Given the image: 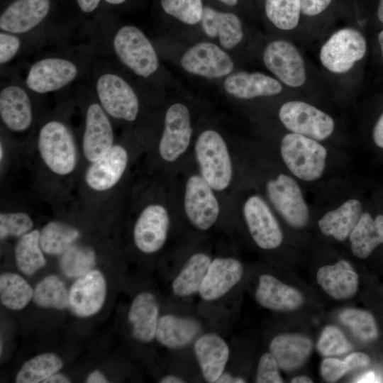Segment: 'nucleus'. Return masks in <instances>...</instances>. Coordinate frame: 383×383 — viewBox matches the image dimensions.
<instances>
[{
	"label": "nucleus",
	"mask_w": 383,
	"mask_h": 383,
	"mask_svg": "<svg viewBox=\"0 0 383 383\" xmlns=\"http://www.w3.org/2000/svg\"><path fill=\"white\" fill-rule=\"evenodd\" d=\"M37 150L44 167L59 177L70 176L77 167L79 154L70 128L62 121L50 120L39 130Z\"/></svg>",
	"instance_id": "obj_1"
},
{
	"label": "nucleus",
	"mask_w": 383,
	"mask_h": 383,
	"mask_svg": "<svg viewBox=\"0 0 383 383\" xmlns=\"http://www.w3.org/2000/svg\"><path fill=\"white\" fill-rule=\"evenodd\" d=\"M280 152L288 170L298 179L313 182L323 175L328 152L318 140L288 133L282 139Z\"/></svg>",
	"instance_id": "obj_2"
},
{
	"label": "nucleus",
	"mask_w": 383,
	"mask_h": 383,
	"mask_svg": "<svg viewBox=\"0 0 383 383\" xmlns=\"http://www.w3.org/2000/svg\"><path fill=\"white\" fill-rule=\"evenodd\" d=\"M195 154L206 182L216 191L226 189L231 182L233 168L222 136L213 130L204 131L196 141Z\"/></svg>",
	"instance_id": "obj_3"
},
{
	"label": "nucleus",
	"mask_w": 383,
	"mask_h": 383,
	"mask_svg": "<svg viewBox=\"0 0 383 383\" xmlns=\"http://www.w3.org/2000/svg\"><path fill=\"white\" fill-rule=\"evenodd\" d=\"M113 47L119 60L135 74L148 77L157 71L159 60L155 48L137 27H121L114 35Z\"/></svg>",
	"instance_id": "obj_4"
},
{
	"label": "nucleus",
	"mask_w": 383,
	"mask_h": 383,
	"mask_svg": "<svg viewBox=\"0 0 383 383\" xmlns=\"http://www.w3.org/2000/svg\"><path fill=\"white\" fill-rule=\"evenodd\" d=\"M279 117L284 126L292 133L318 141L328 138L335 128L331 116L301 101L284 104L279 109Z\"/></svg>",
	"instance_id": "obj_5"
},
{
	"label": "nucleus",
	"mask_w": 383,
	"mask_h": 383,
	"mask_svg": "<svg viewBox=\"0 0 383 383\" xmlns=\"http://www.w3.org/2000/svg\"><path fill=\"white\" fill-rule=\"evenodd\" d=\"M367 44L356 29L345 28L333 33L320 51L322 65L333 73L349 71L365 55Z\"/></svg>",
	"instance_id": "obj_6"
},
{
	"label": "nucleus",
	"mask_w": 383,
	"mask_h": 383,
	"mask_svg": "<svg viewBox=\"0 0 383 383\" xmlns=\"http://www.w3.org/2000/svg\"><path fill=\"white\" fill-rule=\"evenodd\" d=\"M96 91L106 113L113 118L133 121L139 112L138 98L129 84L113 73H104L97 79Z\"/></svg>",
	"instance_id": "obj_7"
},
{
	"label": "nucleus",
	"mask_w": 383,
	"mask_h": 383,
	"mask_svg": "<svg viewBox=\"0 0 383 383\" xmlns=\"http://www.w3.org/2000/svg\"><path fill=\"white\" fill-rule=\"evenodd\" d=\"M270 201L292 227L302 228L309 219V210L297 182L290 176L279 174L267 183Z\"/></svg>",
	"instance_id": "obj_8"
},
{
	"label": "nucleus",
	"mask_w": 383,
	"mask_h": 383,
	"mask_svg": "<svg viewBox=\"0 0 383 383\" xmlns=\"http://www.w3.org/2000/svg\"><path fill=\"white\" fill-rule=\"evenodd\" d=\"M128 160L126 148L114 144L104 155L89 164L84 175L85 186L96 194L111 191L122 179Z\"/></svg>",
	"instance_id": "obj_9"
},
{
	"label": "nucleus",
	"mask_w": 383,
	"mask_h": 383,
	"mask_svg": "<svg viewBox=\"0 0 383 383\" xmlns=\"http://www.w3.org/2000/svg\"><path fill=\"white\" fill-rule=\"evenodd\" d=\"M212 189L201 176L196 174L186 183L184 211L193 226L201 231L209 229L219 215V204Z\"/></svg>",
	"instance_id": "obj_10"
},
{
	"label": "nucleus",
	"mask_w": 383,
	"mask_h": 383,
	"mask_svg": "<svg viewBox=\"0 0 383 383\" xmlns=\"http://www.w3.org/2000/svg\"><path fill=\"white\" fill-rule=\"evenodd\" d=\"M263 61L266 67L284 84L298 87L306 81L304 60L291 43L277 40L265 48Z\"/></svg>",
	"instance_id": "obj_11"
},
{
	"label": "nucleus",
	"mask_w": 383,
	"mask_h": 383,
	"mask_svg": "<svg viewBox=\"0 0 383 383\" xmlns=\"http://www.w3.org/2000/svg\"><path fill=\"white\" fill-rule=\"evenodd\" d=\"M192 134L188 108L180 103L171 105L165 116L163 132L159 143V152L167 162H174L185 152Z\"/></svg>",
	"instance_id": "obj_12"
},
{
	"label": "nucleus",
	"mask_w": 383,
	"mask_h": 383,
	"mask_svg": "<svg viewBox=\"0 0 383 383\" xmlns=\"http://www.w3.org/2000/svg\"><path fill=\"white\" fill-rule=\"evenodd\" d=\"M243 215L250 233L260 248L270 250L282 244L280 226L262 197L250 196L244 204Z\"/></svg>",
	"instance_id": "obj_13"
},
{
	"label": "nucleus",
	"mask_w": 383,
	"mask_h": 383,
	"mask_svg": "<svg viewBox=\"0 0 383 383\" xmlns=\"http://www.w3.org/2000/svg\"><path fill=\"white\" fill-rule=\"evenodd\" d=\"M180 62L187 72L209 79L228 75L234 67L231 57L224 50L207 42L191 47L184 53Z\"/></svg>",
	"instance_id": "obj_14"
},
{
	"label": "nucleus",
	"mask_w": 383,
	"mask_h": 383,
	"mask_svg": "<svg viewBox=\"0 0 383 383\" xmlns=\"http://www.w3.org/2000/svg\"><path fill=\"white\" fill-rule=\"evenodd\" d=\"M114 134L109 116L99 103H91L87 109L82 151L84 159L93 162L114 145Z\"/></svg>",
	"instance_id": "obj_15"
},
{
	"label": "nucleus",
	"mask_w": 383,
	"mask_h": 383,
	"mask_svg": "<svg viewBox=\"0 0 383 383\" xmlns=\"http://www.w3.org/2000/svg\"><path fill=\"white\" fill-rule=\"evenodd\" d=\"M77 73L76 65L67 59L44 58L30 67L26 84L34 92L46 94L63 88L76 78Z\"/></svg>",
	"instance_id": "obj_16"
},
{
	"label": "nucleus",
	"mask_w": 383,
	"mask_h": 383,
	"mask_svg": "<svg viewBox=\"0 0 383 383\" xmlns=\"http://www.w3.org/2000/svg\"><path fill=\"white\" fill-rule=\"evenodd\" d=\"M169 226V215L163 206L151 204L145 206L133 228V240L138 249L147 254L158 251L165 243Z\"/></svg>",
	"instance_id": "obj_17"
},
{
	"label": "nucleus",
	"mask_w": 383,
	"mask_h": 383,
	"mask_svg": "<svg viewBox=\"0 0 383 383\" xmlns=\"http://www.w3.org/2000/svg\"><path fill=\"white\" fill-rule=\"evenodd\" d=\"M106 295V283L103 274L91 270L78 277L69 290L68 306L82 318L96 314L102 308Z\"/></svg>",
	"instance_id": "obj_18"
},
{
	"label": "nucleus",
	"mask_w": 383,
	"mask_h": 383,
	"mask_svg": "<svg viewBox=\"0 0 383 383\" xmlns=\"http://www.w3.org/2000/svg\"><path fill=\"white\" fill-rule=\"evenodd\" d=\"M242 264L233 257H217L209 265L199 290L205 301H213L229 292L242 278Z\"/></svg>",
	"instance_id": "obj_19"
},
{
	"label": "nucleus",
	"mask_w": 383,
	"mask_h": 383,
	"mask_svg": "<svg viewBox=\"0 0 383 383\" xmlns=\"http://www.w3.org/2000/svg\"><path fill=\"white\" fill-rule=\"evenodd\" d=\"M50 0H15L1 13V30L21 34L30 31L48 15Z\"/></svg>",
	"instance_id": "obj_20"
},
{
	"label": "nucleus",
	"mask_w": 383,
	"mask_h": 383,
	"mask_svg": "<svg viewBox=\"0 0 383 383\" xmlns=\"http://www.w3.org/2000/svg\"><path fill=\"white\" fill-rule=\"evenodd\" d=\"M0 117L7 129L13 133L27 131L33 122V108L26 91L9 85L0 92Z\"/></svg>",
	"instance_id": "obj_21"
},
{
	"label": "nucleus",
	"mask_w": 383,
	"mask_h": 383,
	"mask_svg": "<svg viewBox=\"0 0 383 383\" xmlns=\"http://www.w3.org/2000/svg\"><path fill=\"white\" fill-rule=\"evenodd\" d=\"M255 299L262 306L275 311H294L304 303L299 290L267 274L259 277Z\"/></svg>",
	"instance_id": "obj_22"
},
{
	"label": "nucleus",
	"mask_w": 383,
	"mask_h": 383,
	"mask_svg": "<svg viewBox=\"0 0 383 383\" xmlns=\"http://www.w3.org/2000/svg\"><path fill=\"white\" fill-rule=\"evenodd\" d=\"M194 351L205 380L216 382L229 357L230 350L226 341L215 333L204 334L196 340Z\"/></svg>",
	"instance_id": "obj_23"
},
{
	"label": "nucleus",
	"mask_w": 383,
	"mask_h": 383,
	"mask_svg": "<svg viewBox=\"0 0 383 383\" xmlns=\"http://www.w3.org/2000/svg\"><path fill=\"white\" fill-rule=\"evenodd\" d=\"M316 279L324 292L336 300L348 299L358 289V275L350 262L345 260L320 267Z\"/></svg>",
	"instance_id": "obj_24"
},
{
	"label": "nucleus",
	"mask_w": 383,
	"mask_h": 383,
	"mask_svg": "<svg viewBox=\"0 0 383 383\" xmlns=\"http://www.w3.org/2000/svg\"><path fill=\"white\" fill-rule=\"evenodd\" d=\"M159 304L153 294H138L130 307L128 321L133 338L139 342L149 343L155 337L159 320Z\"/></svg>",
	"instance_id": "obj_25"
},
{
	"label": "nucleus",
	"mask_w": 383,
	"mask_h": 383,
	"mask_svg": "<svg viewBox=\"0 0 383 383\" xmlns=\"http://www.w3.org/2000/svg\"><path fill=\"white\" fill-rule=\"evenodd\" d=\"M223 86L227 93L243 99L274 96L282 90L277 80L261 72L234 73L226 78Z\"/></svg>",
	"instance_id": "obj_26"
},
{
	"label": "nucleus",
	"mask_w": 383,
	"mask_h": 383,
	"mask_svg": "<svg viewBox=\"0 0 383 383\" xmlns=\"http://www.w3.org/2000/svg\"><path fill=\"white\" fill-rule=\"evenodd\" d=\"M311 350V340L300 334L278 335L270 345L271 354L279 368L284 371H292L300 367L310 356Z\"/></svg>",
	"instance_id": "obj_27"
},
{
	"label": "nucleus",
	"mask_w": 383,
	"mask_h": 383,
	"mask_svg": "<svg viewBox=\"0 0 383 383\" xmlns=\"http://www.w3.org/2000/svg\"><path fill=\"white\" fill-rule=\"evenodd\" d=\"M201 22L206 35L210 38L218 36L223 48L232 49L243 39L241 21L233 13L218 11L210 6H205Z\"/></svg>",
	"instance_id": "obj_28"
},
{
	"label": "nucleus",
	"mask_w": 383,
	"mask_h": 383,
	"mask_svg": "<svg viewBox=\"0 0 383 383\" xmlns=\"http://www.w3.org/2000/svg\"><path fill=\"white\" fill-rule=\"evenodd\" d=\"M362 213V203L356 199H350L325 213L318 225L323 235L331 236L338 241H344L357 225Z\"/></svg>",
	"instance_id": "obj_29"
},
{
	"label": "nucleus",
	"mask_w": 383,
	"mask_h": 383,
	"mask_svg": "<svg viewBox=\"0 0 383 383\" xmlns=\"http://www.w3.org/2000/svg\"><path fill=\"white\" fill-rule=\"evenodd\" d=\"M200 331L201 325L193 318L165 314L159 318L155 337L164 346L176 349L189 345Z\"/></svg>",
	"instance_id": "obj_30"
},
{
	"label": "nucleus",
	"mask_w": 383,
	"mask_h": 383,
	"mask_svg": "<svg viewBox=\"0 0 383 383\" xmlns=\"http://www.w3.org/2000/svg\"><path fill=\"white\" fill-rule=\"evenodd\" d=\"M349 239L354 255L360 259L369 257L377 246L383 243V215L379 214L374 219L369 213H362Z\"/></svg>",
	"instance_id": "obj_31"
},
{
	"label": "nucleus",
	"mask_w": 383,
	"mask_h": 383,
	"mask_svg": "<svg viewBox=\"0 0 383 383\" xmlns=\"http://www.w3.org/2000/svg\"><path fill=\"white\" fill-rule=\"evenodd\" d=\"M80 237L75 226L64 221L48 222L40 231V243L44 252L50 255H61Z\"/></svg>",
	"instance_id": "obj_32"
},
{
	"label": "nucleus",
	"mask_w": 383,
	"mask_h": 383,
	"mask_svg": "<svg viewBox=\"0 0 383 383\" xmlns=\"http://www.w3.org/2000/svg\"><path fill=\"white\" fill-rule=\"evenodd\" d=\"M211 260L204 253L193 255L174 279L172 288L179 296H187L199 292Z\"/></svg>",
	"instance_id": "obj_33"
},
{
	"label": "nucleus",
	"mask_w": 383,
	"mask_h": 383,
	"mask_svg": "<svg viewBox=\"0 0 383 383\" xmlns=\"http://www.w3.org/2000/svg\"><path fill=\"white\" fill-rule=\"evenodd\" d=\"M44 252L40 243V231L32 230L20 237L17 242L14 255L20 271L26 275H32L46 264Z\"/></svg>",
	"instance_id": "obj_34"
},
{
	"label": "nucleus",
	"mask_w": 383,
	"mask_h": 383,
	"mask_svg": "<svg viewBox=\"0 0 383 383\" xmlns=\"http://www.w3.org/2000/svg\"><path fill=\"white\" fill-rule=\"evenodd\" d=\"M33 296L30 284L20 275L5 272L0 276V299L5 307L21 310L26 307Z\"/></svg>",
	"instance_id": "obj_35"
},
{
	"label": "nucleus",
	"mask_w": 383,
	"mask_h": 383,
	"mask_svg": "<svg viewBox=\"0 0 383 383\" xmlns=\"http://www.w3.org/2000/svg\"><path fill=\"white\" fill-rule=\"evenodd\" d=\"M63 366L60 357L52 353L38 355L26 361L16 377V383L43 382Z\"/></svg>",
	"instance_id": "obj_36"
},
{
	"label": "nucleus",
	"mask_w": 383,
	"mask_h": 383,
	"mask_svg": "<svg viewBox=\"0 0 383 383\" xmlns=\"http://www.w3.org/2000/svg\"><path fill=\"white\" fill-rule=\"evenodd\" d=\"M33 299L40 307L64 309L69 304V291L62 279L50 274L36 284Z\"/></svg>",
	"instance_id": "obj_37"
},
{
	"label": "nucleus",
	"mask_w": 383,
	"mask_h": 383,
	"mask_svg": "<svg viewBox=\"0 0 383 383\" xmlns=\"http://www.w3.org/2000/svg\"><path fill=\"white\" fill-rule=\"evenodd\" d=\"M96 260L92 248L74 244L60 255V266L65 276L78 278L93 270Z\"/></svg>",
	"instance_id": "obj_38"
},
{
	"label": "nucleus",
	"mask_w": 383,
	"mask_h": 383,
	"mask_svg": "<svg viewBox=\"0 0 383 383\" xmlns=\"http://www.w3.org/2000/svg\"><path fill=\"white\" fill-rule=\"evenodd\" d=\"M301 11L300 0H265V12L269 20L278 28H295Z\"/></svg>",
	"instance_id": "obj_39"
},
{
	"label": "nucleus",
	"mask_w": 383,
	"mask_h": 383,
	"mask_svg": "<svg viewBox=\"0 0 383 383\" xmlns=\"http://www.w3.org/2000/svg\"><path fill=\"white\" fill-rule=\"evenodd\" d=\"M339 320L350 329L357 338L363 342H372L378 337L376 321L369 311L346 309L340 313Z\"/></svg>",
	"instance_id": "obj_40"
},
{
	"label": "nucleus",
	"mask_w": 383,
	"mask_h": 383,
	"mask_svg": "<svg viewBox=\"0 0 383 383\" xmlns=\"http://www.w3.org/2000/svg\"><path fill=\"white\" fill-rule=\"evenodd\" d=\"M163 10L180 21L194 25L201 21L202 0H160Z\"/></svg>",
	"instance_id": "obj_41"
},
{
	"label": "nucleus",
	"mask_w": 383,
	"mask_h": 383,
	"mask_svg": "<svg viewBox=\"0 0 383 383\" xmlns=\"http://www.w3.org/2000/svg\"><path fill=\"white\" fill-rule=\"evenodd\" d=\"M33 221L23 211H4L0 213V238L21 237L32 231Z\"/></svg>",
	"instance_id": "obj_42"
},
{
	"label": "nucleus",
	"mask_w": 383,
	"mask_h": 383,
	"mask_svg": "<svg viewBox=\"0 0 383 383\" xmlns=\"http://www.w3.org/2000/svg\"><path fill=\"white\" fill-rule=\"evenodd\" d=\"M318 353L325 357L340 355L352 350V345L343 333L333 326H326L318 341Z\"/></svg>",
	"instance_id": "obj_43"
},
{
	"label": "nucleus",
	"mask_w": 383,
	"mask_h": 383,
	"mask_svg": "<svg viewBox=\"0 0 383 383\" xmlns=\"http://www.w3.org/2000/svg\"><path fill=\"white\" fill-rule=\"evenodd\" d=\"M279 365L271 353H264L259 361L256 382L258 383H282Z\"/></svg>",
	"instance_id": "obj_44"
},
{
	"label": "nucleus",
	"mask_w": 383,
	"mask_h": 383,
	"mask_svg": "<svg viewBox=\"0 0 383 383\" xmlns=\"http://www.w3.org/2000/svg\"><path fill=\"white\" fill-rule=\"evenodd\" d=\"M349 371L346 362L337 358H325L321 365V373L323 378L329 382L340 379Z\"/></svg>",
	"instance_id": "obj_45"
},
{
	"label": "nucleus",
	"mask_w": 383,
	"mask_h": 383,
	"mask_svg": "<svg viewBox=\"0 0 383 383\" xmlns=\"http://www.w3.org/2000/svg\"><path fill=\"white\" fill-rule=\"evenodd\" d=\"M21 47L20 39L13 33H0V63L6 64L13 59Z\"/></svg>",
	"instance_id": "obj_46"
},
{
	"label": "nucleus",
	"mask_w": 383,
	"mask_h": 383,
	"mask_svg": "<svg viewBox=\"0 0 383 383\" xmlns=\"http://www.w3.org/2000/svg\"><path fill=\"white\" fill-rule=\"evenodd\" d=\"M332 0H300L301 12L306 16H313L323 11Z\"/></svg>",
	"instance_id": "obj_47"
},
{
	"label": "nucleus",
	"mask_w": 383,
	"mask_h": 383,
	"mask_svg": "<svg viewBox=\"0 0 383 383\" xmlns=\"http://www.w3.org/2000/svg\"><path fill=\"white\" fill-rule=\"evenodd\" d=\"M344 361L348 365L350 371L367 367L370 363V358L367 354L357 352L348 355Z\"/></svg>",
	"instance_id": "obj_48"
},
{
	"label": "nucleus",
	"mask_w": 383,
	"mask_h": 383,
	"mask_svg": "<svg viewBox=\"0 0 383 383\" xmlns=\"http://www.w3.org/2000/svg\"><path fill=\"white\" fill-rule=\"evenodd\" d=\"M372 136L374 143L379 148L383 149V113L374 127Z\"/></svg>",
	"instance_id": "obj_49"
},
{
	"label": "nucleus",
	"mask_w": 383,
	"mask_h": 383,
	"mask_svg": "<svg viewBox=\"0 0 383 383\" xmlns=\"http://www.w3.org/2000/svg\"><path fill=\"white\" fill-rule=\"evenodd\" d=\"M80 9L85 13H91L94 11L101 0H76Z\"/></svg>",
	"instance_id": "obj_50"
},
{
	"label": "nucleus",
	"mask_w": 383,
	"mask_h": 383,
	"mask_svg": "<svg viewBox=\"0 0 383 383\" xmlns=\"http://www.w3.org/2000/svg\"><path fill=\"white\" fill-rule=\"evenodd\" d=\"M86 382L87 383H104L109 382L108 379L99 370H94L89 373L86 379Z\"/></svg>",
	"instance_id": "obj_51"
},
{
	"label": "nucleus",
	"mask_w": 383,
	"mask_h": 383,
	"mask_svg": "<svg viewBox=\"0 0 383 383\" xmlns=\"http://www.w3.org/2000/svg\"><path fill=\"white\" fill-rule=\"evenodd\" d=\"M245 381L240 377H234L228 373H222L215 383H244Z\"/></svg>",
	"instance_id": "obj_52"
},
{
	"label": "nucleus",
	"mask_w": 383,
	"mask_h": 383,
	"mask_svg": "<svg viewBox=\"0 0 383 383\" xmlns=\"http://www.w3.org/2000/svg\"><path fill=\"white\" fill-rule=\"evenodd\" d=\"M43 383H70V379L65 374L62 373L55 372L50 376Z\"/></svg>",
	"instance_id": "obj_53"
},
{
	"label": "nucleus",
	"mask_w": 383,
	"mask_h": 383,
	"mask_svg": "<svg viewBox=\"0 0 383 383\" xmlns=\"http://www.w3.org/2000/svg\"><path fill=\"white\" fill-rule=\"evenodd\" d=\"M357 382H379L380 379L373 372H368L360 377L356 381Z\"/></svg>",
	"instance_id": "obj_54"
},
{
	"label": "nucleus",
	"mask_w": 383,
	"mask_h": 383,
	"mask_svg": "<svg viewBox=\"0 0 383 383\" xmlns=\"http://www.w3.org/2000/svg\"><path fill=\"white\" fill-rule=\"evenodd\" d=\"M160 383H184V381L174 375H167L162 378L160 381Z\"/></svg>",
	"instance_id": "obj_55"
},
{
	"label": "nucleus",
	"mask_w": 383,
	"mask_h": 383,
	"mask_svg": "<svg viewBox=\"0 0 383 383\" xmlns=\"http://www.w3.org/2000/svg\"><path fill=\"white\" fill-rule=\"evenodd\" d=\"M292 383H311L313 382L312 379L307 376H298L292 379L291 381Z\"/></svg>",
	"instance_id": "obj_56"
},
{
	"label": "nucleus",
	"mask_w": 383,
	"mask_h": 383,
	"mask_svg": "<svg viewBox=\"0 0 383 383\" xmlns=\"http://www.w3.org/2000/svg\"><path fill=\"white\" fill-rule=\"evenodd\" d=\"M377 16L379 21L383 23V0H379V4L377 10Z\"/></svg>",
	"instance_id": "obj_57"
},
{
	"label": "nucleus",
	"mask_w": 383,
	"mask_h": 383,
	"mask_svg": "<svg viewBox=\"0 0 383 383\" xmlns=\"http://www.w3.org/2000/svg\"><path fill=\"white\" fill-rule=\"evenodd\" d=\"M378 40L379 43V45L381 48L382 54L383 56V30L379 33L378 36Z\"/></svg>",
	"instance_id": "obj_58"
},
{
	"label": "nucleus",
	"mask_w": 383,
	"mask_h": 383,
	"mask_svg": "<svg viewBox=\"0 0 383 383\" xmlns=\"http://www.w3.org/2000/svg\"><path fill=\"white\" fill-rule=\"evenodd\" d=\"M219 1L228 6H235L238 3V0H219Z\"/></svg>",
	"instance_id": "obj_59"
},
{
	"label": "nucleus",
	"mask_w": 383,
	"mask_h": 383,
	"mask_svg": "<svg viewBox=\"0 0 383 383\" xmlns=\"http://www.w3.org/2000/svg\"><path fill=\"white\" fill-rule=\"evenodd\" d=\"M106 2L111 4H120L123 3L126 0H105Z\"/></svg>",
	"instance_id": "obj_60"
}]
</instances>
